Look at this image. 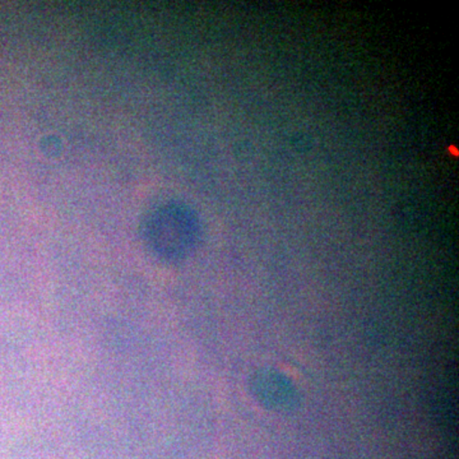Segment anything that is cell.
Listing matches in <instances>:
<instances>
[{
    "label": "cell",
    "mask_w": 459,
    "mask_h": 459,
    "mask_svg": "<svg viewBox=\"0 0 459 459\" xmlns=\"http://www.w3.org/2000/svg\"><path fill=\"white\" fill-rule=\"evenodd\" d=\"M146 238L157 255L168 259L183 258L197 241V221L186 211L166 210L148 223Z\"/></svg>",
    "instance_id": "cell-1"
},
{
    "label": "cell",
    "mask_w": 459,
    "mask_h": 459,
    "mask_svg": "<svg viewBox=\"0 0 459 459\" xmlns=\"http://www.w3.org/2000/svg\"><path fill=\"white\" fill-rule=\"evenodd\" d=\"M255 394L259 401L276 410H292L298 403V394L291 383L276 371H261L255 377Z\"/></svg>",
    "instance_id": "cell-2"
}]
</instances>
